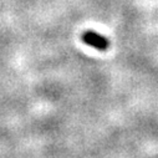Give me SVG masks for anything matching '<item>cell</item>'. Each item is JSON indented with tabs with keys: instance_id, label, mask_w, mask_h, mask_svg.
<instances>
[{
	"instance_id": "cell-1",
	"label": "cell",
	"mask_w": 158,
	"mask_h": 158,
	"mask_svg": "<svg viewBox=\"0 0 158 158\" xmlns=\"http://www.w3.org/2000/svg\"><path fill=\"white\" fill-rule=\"evenodd\" d=\"M82 40L89 46H91L94 49H97V50H101V51L107 50L108 45H110L107 39L105 36H102L101 34L96 32V31H86L82 36Z\"/></svg>"
}]
</instances>
